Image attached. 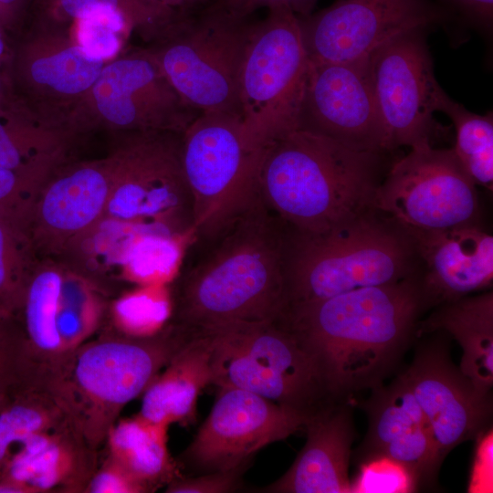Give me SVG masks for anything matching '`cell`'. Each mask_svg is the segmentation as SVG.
<instances>
[{
	"label": "cell",
	"instance_id": "obj_1",
	"mask_svg": "<svg viewBox=\"0 0 493 493\" xmlns=\"http://www.w3.org/2000/svg\"><path fill=\"white\" fill-rule=\"evenodd\" d=\"M426 310L420 272L288 307L278 320L312 358L331 396L348 401L383 383Z\"/></svg>",
	"mask_w": 493,
	"mask_h": 493
},
{
	"label": "cell",
	"instance_id": "obj_2",
	"mask_svg": "<svg viewBox=\"0 0 493 493\" xmlns=\"http://www.w3.org/2000/svg\"><path fill=\"white\" fill-rule=\"evenodd\" d=\"M217 245L173 291L171 322L191 336L273 321L285 308L286 236L259 198L219 234Z\"/></svg>",
	"mask_w": 493,
	"mask_h": 493
},
{
	"label": "cell",
	"instance_id": "obj_3",
	"mask_svg": "<svg viewBox=\"0 0 493 493\" xmlns=\"http://www.w3.org/2000/svg\"><path fill=\"white\" fill-rule=\"evenodd\" d=\"M385 154L296 130L265 148L256 194L294 232H325L376 209Z\"/></svg>",
	"mask_w": 493,
	"mask_h": 493
},
{
	"label": "cell",
	"instance_id": "obj_4",
	"mask_svg": "<svg viewBox=\"0 0 493 493\" xmlns=\"http://www.w3.org/2000/svg\"><path fill=\"white\" fill-rule=\"evenodd\" d=\"M285 308L421 272L407 231L377 209L321 233L293 231L285 246Z\"/></svg>",
	"mask_w": 493,
	"mask_h": 493
},
{
	"label": "cell",
	"instance_id": "obj_5",
	"mask_svg": "<svg viewBox=\"0 0 493 493\" xmlns=\"http://www.w3.org/2000/svg\"><path fill=\"white\" fill-rule=\"evenodd\" d=\"M190 340L172 322L150 338L102 336L75 349L45 389L87 445L98 451L123 408L142 394Z\"/></svg>",
	"mask_w": 493,
	"mask_h": 493
},
{
	"label": "cell",
	"instance_id": "obj_6",
	"mask_svg": "<svg viewBox=\"0 0 493 493\" xmlns=\"http://www.w3.org/2000/svg\"><path fill=\"white\" fill-rule=\"evenodd\" d=\"M213 338L212 382L262 396L305 422L336 401L314 361L278 320L227 325Z\"/></svg>",
	"mask_w": 493,
	"mask_h": 493
},
{
	"label": "cell",
	"instance_id": "obj_7",
	"mask_svg": "<svg viewBox=\"0 0 493 493\" xmlns=\"http://www.w3.org/2000/svg\"><path fill=\"white\" fill-rule=\"evenodd\" d=\"M309 66L299 16L287 6L269 8L256 22L238 85L245 131L261 148L299 130Z\"/></svg>",
	"mask_w": 493,
	"mask_h": 493
},
{
	"label": "cell",
	"instance_id": "obj_8",
	"mask_svg": "<svg viewBox=\"0 0 493 493\" xmlns=\"http://www.w3.org/2000/svg\"><path fill=\"white\" fill-rule=\"evenodd\" d=\"M236 113H200L182 134V164L199 236H215L256 197L264 152Z\"/></svg>",
	"mask_w": 493,
	"mask_h": 493
},
{
	"label": "cell",
	"instance_id": "obj_9",
	"mask_svg": "<svg viewBox=\"0 0 493 493\" xmlns=\"http://www.w3.org/2000/svg\"><path fill=\"white\" fill-rule=\"evenodd\" d=\"M256 22L236 20L207 8L183 16L160 54L162 72L191 107L200 113H238V85L243 60Z\"/></svg>",
	"mask_w": 493,
	"mask_h": 493
},
{
	"label": "cell",
	"instance_id": "obj_10",
	"mask_svg": "<svg viewBox=\"0 0 493 493\" xmlns=\"http://www.w3.org/2000/svg\"><path fill=\"white\" fill-rule=\"evenodd\" d=\"M115 164L105 216L172 234L195 231L181 133L142 135Z\"/></svg>",
	"mask_w": 493,
	"mask_h": 493
},
{
	"label": "cell",
	"instance_id": "obj_11",
	"mask_svg": "<svg viewBox=\"0 0 493 493\" xmlns=\"http://www.w3.org/2000/svg\"><path fill=\"white\" fill-rule=\"evenodd\" d=\"M476 186L452 149L425 145L412 148L389 167L376 190L374 206L414 228L477 224Z\"/></svg>",
	"mask_w": 493,
	"mask_h": 493
},
{
	"label": "cell",
	"instance_id": "obj_12",
	"mask_svg": "<svg viewBox=\"0 0 493 493\" xmlns=\"http://www.w3.org/2000/svg\"><path fill=\"white\" fill-rule=\"evenodd\" d=\"M425 29L400 35L368 57V68L388 152L433 145L438 85Z\"/></svg>",
	"mask_w": 493,
	"mask_h": 493
},
{
	"label": "cell",
	"instance_id": "obj_13",
	"mask_svg": "<svg viewBox=\"0 0 493 493\" xmlns=\"http://www.w3.org/2000/svg\"><path fill=\"white\" fill-rule=\"evenodd\" d=\"M299 18L309 62L346 63L367 58L400 35L425 30L443 14L429 0H336Z\"/></svg>",
	"mask_w": 493,
	"mask_h": 493
},
{
	"label": "cell",
	"instance_id": "obj_14",
	"mask_svg": "<svg viewBox=\"0 0 493 493\" xmlns=\"http://www.w3.org/2000/svg\"><path fill=\"white\" fill-rule=\"evenodd\" d=\"M218 389L209 414L180 457L193 472L247 467L260 449L304 429L301 416L262 396L238 388Z\"/></svg>",
	"mask_w": 493,
	"mask_h": 493
},
{
	"label": "cell",
	"instance_id": "obj_15",
	"mask_svg": "<svg viewBox=\"0 0 493 493\" xmlns=\"http://www.w3.org/2000/svg\"><path fill=\"white\" fill-rule=\"evenodd\" d=\"M299 130L331 138L357 150L389 152L368 58L346 63L309 62Z\"/></svg>",
	"mask_w": 493,
	"mask_h": 493
},
{
	"label": "cell",
	"instance_id": "obj_16",
	"mask_svg": "<svg viewBox=\"0 0 493 493\" xmlns=\"http://www.w3.org/2000/svg\"><path fill=\"white\" fill-rule=\"evenodd\" d=\"M405 373L431 428L440 463L489 423L491 396L480 394L453 363L445 337L421 342Z\"/></svg>",
	"mask_w": 493,
	"mask_h": 493
},
{
	"label": "cell",
	"instance_id": "obj_17",
	"mask_svg": "<svg viewBox=\"0 0 493 493\" xmlns=\"http://www.w3.org/2000/svg\"><path fill=\"white\" fill-rule=\"evenodd\" d=\"M361 407L368 416V431L355 460L383 456L413 476L417 488L431 486L441 465L429 424L415 400L405 372L389 384L371 390Z\"/></svg>",
	"mask_w": 493,
	"mask_h": 493
},
{
	"label": "cell",
	"instance_id": "obj_18",
	"mask_svg": "<svg viewBox=\"0 0 493 493\" xmlns=\"http://www.w3.org/2000/svg\"><path fill=\"white\" fill-rule=\"evenodd\" d=\"M402 226L420 261L427 309L491 287L493 236L477 223L441 229Z\"/></svg>",
	"mask_w": 493,
	"mask_h": 493
},
{
	"label": "cell",
	"instance_id": "obj_19",
	"mask_svg": "<svg viewBox=\"0 0 493 493\" xmlns=\"http://www.w3.org/2000/svg\"><path fill=\"white\" fill-rule=\"evenodd\" d=\"M112 169L83 166L43 184L27 226L38 259H57L105 214Z\"/></svg>",
	"mask_w": 493,
	"mask_h": 493
},
{
	"label": "cell",
	"instance_id": "obj_20",
	"mask_svg": "<svg viewBox=\"0 0 493 493\" xmlns=\"http://www.w3.org/2000/svg\"><path fill=\"white\" fill-rule=\"evenodd\" d=\"M307 440L288 470L264 488L273 493H350L348 469L355 438L351 407L330 404L304 425Z\"/></svg>",
	"mask_w": 493,
	"mask_h": 493
},
{
	"label": "cell",
	"instance_id": "obj_21",
	"mask_svg": "<svg viewBox=\"0 0 493 493\" xmlns=\"http://www.w3.org/2000/svg\"><path fill=\"white\" fill-rule=\"evenodd\" d=\"M97 453L68 421L22 444L0 478L22 486L27 493L84 492L98 466Z\"/></svg>",
	"mask_w": 493,
	"mask_h": 493
},
{
	"label": "cell",
	"instance_id": "obj_22",
	"mask_svg": "<svg viewBox=\"0 0 493 493\" xmlns=\"http://www.w3.org/2000/svg\"><path fill=\"white\" fill-rule=\"evenodd\" d=\"M213 338H192L142 393V417L158 424L193 425L202 390L212 382Z\"/></svg>",
	"mask_w": 493,
	"mask_h": 493
},
{
	"label": "cell",
	"instance_id": "obj_23",
	"mask_svg": "<svg viewBox=\"0 0 493 493\" xmlns=\"http://www.w3.org/2000/svg\"><path fill=\"white\" fill-rule=\"evenodd\" d=\"M417 330L442 331L461 346L460 371L474 388L491 396L493 385V292L466 296L443 303L423 321Z\"/></svg>",
	"mask_w": 493,
	"mask_h": 493
},
{
	"label": "cell",
	"instance_id": "obj_24",
	"mask_svg": "<svg viewBox=\"0 0 493 493\" xmlns=\"http://www.w3.org/2000/svg\"><path fill=\"white\" fill-rule=\"evenodd\" d=\"M65 270L66 267L58 260L40 259L28 282L17 317L37 383L42 387L59 372L68 357L58 330Z\"/></svg>",
	"mask_w": 493,
	"mask_h": 493
},
{
	"label": "cell",
	"instance_id": "obj_25",
	"mask_svg": "<svg viewBox=\"0 0 493 493\" xmlns=\"http://www.w3.org/2000/svg\"><path fill=\"white\" fill-rule=\"evenodd\" d=\"M169 425L152 422L139 414L118 419L104 445L108 456L125 468L148 491L180 477L168 449Z\"/></svg>",
	"mask_w": 493,
	"mask_h": 493
},
{
	"label": "cell",
	"instance_id": "obj_26",
	"mask_svg": "<svg viewBox=\"0 0 493 493\" xmlns=\"http://www.w3.org/2000/svg\"><path fill=\"white\" fill-rule=\"evenodd\" d=\"M142 229L147 228L103 215L73 239L55 260L105 294L111 283L121 281L130 245Z\"/></svg>",
	"mask_w": 493,
	"mask_h": 493
},
{
	"label": "cell",
	"instance_id": "obj_27",
	"mask_svg": "<svg viewBox=\"0 0 493 493\" xmlns=\"http://www.w3.org/2000/svg\"><path fill=\"white\" fill-rule=\"evenodd\" d=\"M68 421L59 404L43 387L28 385L8 393L0 408V472L27 439Z\"/></svg>",
	"mask_w": 493,
	"mask_h": 493
},
{
	"label": "cell",
	"instance_id": "obj_28",
	"mask_svg": "<svg viewBox=\"0 0 493 493\" xmlns=\"http://www.w3.org/2000/svg\"><path fill=\"white\" fill-rule=\"evenodd\" d=\"M435 111H442L453 122L456 157L477 185L493 187V114L469 111L452 100L438 84L434 92Z\"/></svg>",
	"mask_w": 493,
	"mask_h": 493
},
{
	"label": "cell",
	"instance_id": "obj_29",
	"mask_svg": "<svg viewBox=\"0 0 493 493\" xmlns=\"http://www.w3.org/2000/svg\"><path fill=\"white\" fill-rule=\"evenodd\" d=\"M196 239L194 230L183 234L139 231L128 249L121 281L136 286L170 285L179 274L186 250Z\"/></svg>",
	"mask_w": 493,
	"mask_h": 493
},
{
	"label": "cell",
	"instance_id": "obj_30",
	"mask_svg": "<svg viewBox=\"0 0 493 493\" xmlns=\"http://www.w3.org/2000/svg\"><path fill=\"white\" fill-rule=\"evenodd\" d=\"M173 313V297L169 285L136 286L110 307L116 334L134 339L159 334L171 322Z\"/></svg>",
	"mask_w": 493,
	"mask_h": 493
},
{
	"label": "cell",
	"instance_id": "obj_31",
	"mask_svg": "<svg viewBox=\"0 0 493 493\" xmlns=\"http://www.w3.org/2000/svg\"><path fill=\"white\" fill-rule=\"evenodd\" d=\"M38 261L26 227L0 219V316L17 319Z\"/></svg>",
	"mask_w": 493,
	"mask_h": 493
},
{
	"label": "cell",
	"instance_id": "obj_32",
	"mask_svg": "<svg viewBox=\"0 0 493 493\" xmlns=\"http://www.w3.org/2000/svg\"><path fill=\"white\" fill-rule=\"evenodd\" d=\"M104 310L102 293L66 267L58 314V330L68 355L99 328Z\"/></svg>",
	"mask_w": 493,
	"mask_h": 493
},
{
	"label": "cell",
	"instance_id": "obj_33",
	"mask_svg": "<svg viewBox=\"0 0 493 493\" xmlns=\"http://www.w3.org/2000/svg\"><path fill=\"white\" fill-rule=\"evenodd\" d=\"M102 66V59L89 56L76 46L37 59L31 67V75L37 82L58 92L75 94L95 83Z\"/></svg>",
	"mask_w": 493,
	"mask_h": 493
},
{
	"label": "cell",
	"instance_id": "obj_34",
	"mask_svg": "<svg viewBox=\"0 0 493 493\" xmlns=\"http://www.w3.org/2000/svg\"><path fill=\"white\" fill-rule=\"evenodd\" d=\"M36 372L17 319L0 316V393L36 384Z\"/></svg>",
	"mask_w": 493,
	"mask_h": 493
},
{
	"label": "cell",
	"instance_id": "obj_35",
	"mask_svg": "<svg viewBox=\"0 0 493 493\" xmlns=\"http://www.w3.org/2000/svg\"><path fill=\"white\" fill-rule=\"evenodd\" d=\"M77 20L79 47L87 54L102 60L116 55L120 49L117 35L125 26L121 10L103 8Z\"/></svg>",
	"mask_w": 493,
	"mask_h": 493
},
{
	"label": "cell",
	"instance_id": "obj_36",
	"mask_svg": "<svg viewBox=\"0 0 493 493\" xmlns=\"http://www.w3.org/2000/svg\"><path fill=\"white\" fill-rule=\"evenodd\" d=\"M45 181L40 173L0 169V219L27 228L33 205Z\"/></svg>",
	"mask_w": 493,
	"mask_h": 493
},
{
	"label": "cell",
	"instance_id": "obj_37",
	"mask_svg": "<svg viewBox=\"0 0 493 493\" xmlns=\"http://www.w3.org/2000/svg\"><path fill=\"white\" fill-rule=\"evenodd\" d=\"M417 489L414 478L406 468L383 456L361 462L359 476L351 483V492H413Z\"/></svg>",
	"mask_w": 493,
	"mask_h": 493
},
{
	"label": "cell",
	"instance_id": "obj_38",
	"mask_svg": "<svg viewBox=\"0 0 493 493\" xmlns=\"http://www.w3.org/2000/svg\"><path fill=\"white\" fill-rule=\"evenodd\" d=\"M246 467L216 471L196 477H178L166 486L169 493H228L238 490Z\"/></svg>",
	"mask_w": 493,
	"mask_h": 493
},
{
	"label": "cell",
	"instance_id": "obj_39",
	"mask_svg": "<svg viewBox=\"0 0 493 493\" xmlns=\"http://www.w3.org/2000/svg\"><path fill=\"white\" fill-rule=\"evenodd\" d=\"M84 492L143 493L148 489L110 456L97 466Z\"/></svg>",
	"mask_w": 493,
	"mask_h": 493
},
{
	"label": "cell",
	"instance_id": "obj_40",
	"mask_svg": "<svg viewBox=\"0 0 493 493\" xmlns=\"http://www.w3.org/2000/svg\"><path fill=\"white\" fill-rule=\"evenodd\" d=\"M317 0H215L207 9L227 17L244 20L259 8L287 6L298 16L310 14Z\"/></svg>",
	"mask_w": 493,
	"mask_h": 493
},
{
	"label": "cell",
	"instance_id": "obj_41",
	"mask_svg": "<svg viewBox=\"0 0 493 493\" xmlns=\"http://www.w3.org/2000/svg\"><path fill=\"white\" fill-rule=\"evenodd\" d=\"M20 139L8 131L0 123V169L42 173L31 163V157L37 160V152L26 146Z\"/></svg>",
	"mask_w": 493,
	"mask_h": 493
},
{
	"label": "cell",
	"instance_id": "obj_42",
	"mask_svg": "<svg viewBox=\"0 0 493 493\" xmlns=\"http://www.w3.org/2000/svg\"><path fill=\"white\" fill-rule=\"evenodd\" d=\"M475 24L489 29L493 18V0H447Z\"/></svg>",
	"mask_w": 493,
	"mask_h": 493
},
{
	"label": "cell",
	"instance_id": "obj_43",
	"mask_svg": "<svg viewBox=\"0 0 493 493\" xmlns=\"http://www.w3.org/2000/svg\"><path fill=\"white\" fill-rule=\"evenodd\" d=\"M59 2L66 14L76 19L103 8L121 10L120 0H59Z\"/></svg>",
	"mask_w": 493,
	"mask_h": 493
},
{
	"label": "cell",
	"instance_id": "obj_44",
	"mask_svg": "<svg viewBox=\"0 0 493 493\" xmlns=\"http://www.w3.org/2000/svg\"><path fill=\"white\" fill-rule=\"evenodd\" d=\"M169 8L178 7L186 15V12L192 8H195L201 5H204L208 0H153Z\"/></svg>",
	"mask_w": 493,
	"mask_h": 493
},
{
	"label": "cell",
	"instance_id": "obj_45",
	"mask_svg": "<svg viewBox=\"0 0 493 493\" xmlns=\"http://www.w3.org/2000/svg\"><path fill=\"white\" fill-rule=\"evenodd\" d=\"M6 397H7V394L0 393V408L3 405V404L5 403Z\"/></svg>",
	"mask_w": 493,
	"mask_h": 493
},
{
	"label": "cell",
	"instance_id": "obj_46",
	"mask_svg": "<svg viewBox=\"0 0 493 493\" xmlns=\"http://www.w3.org/2000/svg\"><path fill=\"white\" fill-rule=\"evenodd\" d=\"M3 50H4V43H3L1 33H0V56L3 53Z\"/></svg>",
	"mask_w": 493,
	"mask_h": 493
},
{
	"label": "cell",
	"instance_id": "obj_47",
	"mask_svg": "<svg viewBox=\"0 0 493 493\" xmlns=\"http://www.w3.org/2000/svg\"><path fill=\"white\" fill-rule=\"evenodd\" d=\"M0 9H1V5H0Z\"/></svg>",
	"mask_w": 493,
	"mask_h": 493
}]
</instances>
